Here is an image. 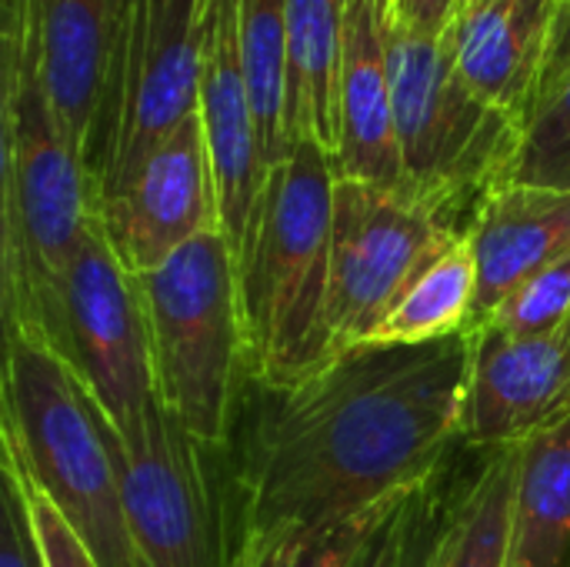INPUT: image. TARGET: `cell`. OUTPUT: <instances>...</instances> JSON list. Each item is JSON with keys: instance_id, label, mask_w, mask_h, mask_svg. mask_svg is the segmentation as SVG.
Returning a JSON list of instances; mask_svg holds the SVG:
<instances>
[{"instance_id": "cell-13", "label": "cell", "mask_w": 570, "mask_h": 567, "mask_svg": "<svg viewBox=\"0 0 570 567\" xmlns=\"http://www.w3.org/2000/svg\"><path fill=\"white\" fill-rule=\"evenodd\" d=\"M97 217L117 257L137 277L157 271L194 237L220 231V197L200 114L187 117Z\"/></svg>"}, {"instance_id": "cell-2", "label": "cell", "mask_w": 570, "mask_h": 567, "mask_svg": "<svg viewBox=\"0 0 570 567\" xmlns=\"http://www.w3.org/2000/svg\"><path fill=\"white\" fill-rule=\"evenodd\" d=\"M0 314L33 334L97 221V190L40 74L33 0H0Z\"/></svg>"}, {"instance_id": "cell-31", "label": "cell", "mask_w": 570, "mask_h": 567, "mask_svg": "<svg viewBox=\"0 0 570 567\" xmlns=\"http://www.w3.org/2000/svg\"><path fill=\"white\" fill-rule=\"evenodd\" d=\"M458 13V0H394V17L424 37H444Z\"/></svg>"}, {"instance_id": "cell-22", "label": "cell", "mask_w": 570, "mask_h": 567, "mask_svg": "<svg viewBox=\"0 0 570 567\" xmlns=\"http://www.w3.org/2000/svg\"><path fill=\"white\" fill-rule=\"evenodd\" d=\"M240 60L261 157L271 170L294 150L287 134V0H240Z\"/></svg>"}, {"instance_id": "cell-9", "label": "cell", "mask_w": 570, "mask_h": 567, "mask_svg": "<svg viewBox=\"0 0 570 567\" xmlns=\"http://www.w3.org/2000/svg\"><path fill=\"white\" fill-rule=\"evenodd\" d=\"M454 234L464 231L407 194L337 177L324 304L327 361L374 341L411 277Z\"/></svg>"}, {"instance_id": "cell-21", "label": "cell", "mask_w": 570, "mask_h": 567, "mask_svg": "<svg viewBox=\"0 0 570 567\" xmlns=\"http://www.w3.org/2000/svg\"><path fill=\"white\" fill-rule=\"evenodd\" d=\"M478 301V264L464 234H454L404 287L374 334L384 344H428L468 331Z\"/></svg>"}, {"instance_id": "cell-14", "label": "cell", "mask_w": 570, "mask_h": 567, "mask_svg": "<svg viewBox=\"0 0 570 567\" xmlns=\"http://www.w3.org/2000/svg\"><path fill=\"white\" fill-rule=\"evenodd\" d=\"M200 127L220 197V231L240 257L264 187L267 164L240 60V0H200Z\"/></svg>"}, {"instance_id": "cell-17", "label": "cell", "mask_w": 570, "mask_h": 567, "mask_svg": "<svg viewBox=\"0 0 570 567\" xmlns=\"http://www.w3.org/2000/svg\"><path fill=\"white\" fill-rule=\"evenodd\" d=\"M464 237L478 264V301L468 331H478L521 281L570 254V187L501 184L478 204Z\"/></svg>"}, {"instance_id": "cell-24", "label": "cell", "mask_w": 570, "mask_h": 567, "mask_svg": "<svg viewBox=\"0 0 570 567\" xmlns=\"http://www.w3.org/2000/svg\"><path fill=\"white\" fill-rule=\"evenodd\" d=\"M508 184L558 190L570 187V74L531 114Z\"/></svg>"}, {"instance_id": "cell-20", "label": "cell", "mask_w": 570, "mask_h": 567, "mask_svg": "<svg viewBox=\"0 0 570 567\" xmlns=\"http://www.w3.org/2000/svg\"><path fill=\"white\" fill-rule=\"evenodd\" d=\"M508 567H570V421L521 444Z\"/></svg>"}, {"instance_id": "cell-30", "label": "cell", "mask_w": 570, "mask_h": 567, "mask_svg": "<svg viewBox=\"0 0 570 567\" xmlns=\"http://www.w3.org/2000/svg\"><path fill=\"white\" fill-rule=\"evenodd\" d=\"M570 74V0H561L554 30H551V47H548V60L541 70V84H538V97H534V110L541 100H548L561 80Z\"/></svg>"}, {"instance_id": "cell-25", "label": "cell", "mask_w": 570, "mask_h": 567, "mask_svg": "<svg viewBox=\"0 0 570 567\" xmlns=\"http://www.w3.org/2000/svg\"><path fill=\"white\" fill-rule=\"evenodd\" d=\"M570 321V254L521 281L478 328L498 334H544Z\"/></svg>"}, {"instance_id": "cell-5", "label": "cell", "mask_w": 570, "mask_h": 567, "mask_svg": "<svg viewBox=\"0 0 570 567\" xmlns=\"http://www.w3.org/2000/svg\"><path fill=\"white\" fill-rule=\"evenodd\" d=\"M137 281L160 408L190 434L230 448L254 368L240 271L227 234L194 237Z\"/></svg>"}, {"instance_id": "cell-12", "label": "cell", "mask_w": 570, "mask_h": 567, "mask_svg": "<svg viewBox=\"0 0 570 567\" xmlns=\"http://www.w3.org/2000/svg\"><path fill=\"white\" fill-rule=\"evenodd\" d=\"M570 421V321L544 334L474 331L461 444L521 448Z\"/></svg>"}, {"instance_id": "cell-29", "label": "cell", "mask_w": 570, "mask_h": 567, "mask_svg": "<svg viewBox=\"0 0 570 567\" xmlns=\"http://www.w3.org/2000/svg\"><path fill=\"white\" fill-rule=\"evenodd\" d=\"M444 475L424 485L414 498V515H411V538H407V558L404 567H431L434 545L441 535L444 521Z\"/></svg>"}, {"instance_id": "cell-6", "label": "cell", "mask_w": 570, "mask_h": 567, "mask_svg": "<svg viewBox=\"0 0 570 567\" xmlns=\"http://www.w3.org/2000/svg\"><path fill=\"white\" fill-rule=\"evenodd\" d=\"M387 74L407 194L458 231L511 180L524 127L481 100L454 67L444 37H424L384 13Z\"/></svg>"}, {"instance_id": "cell-1", "label": "cell", "mask_w": 570, "mask_h": 567, "mask_svg": "<svg viewBox=\"0 0 570 567\" xmlns=\"http://www.w3.org/2000/svg\"><path fill=\"white\" fill-rule=\"evenodd\" d=\"M471 361L474 331H461L428 344H354L287 388L250 384L230 444L240 551L441 478L464 448Z\"/></svg>"}, {"instance_id": "cell-18", "label": "cell", "mask_w": 570, "mask_h": 567, "mask_svg": "<svg viewBox=\"0 0 570 567\" xmlns=\"http://www.w3.org/2000/svg\"><path fill=\"white\" fill-rule=\"evenodd\" d=\"M347 0H287V134L337 150V84Z\"/></svg>"}, {"instance_id": "cell-19", "label": "cell", "mask_w": 570, "mask_h": 567, "mask_svg": "<svg viewBox=\"0 0 570 567\" xmlns=\"http://www.w3.org/2000/svg\"><path fill=\"white\" fill-rule=\"evenodd\" d=\"M521 448L481 451V461L444 491V521L431 567H508Z\"/></svg>"}, {"instance_id": "cell-16", "label": "cell", "mask_w": 570, "mask_h": 567, "mask_svg": "<svg viewBox=\"0 0 570 567\" xmlns=\"http://www.w3.org/2000/svg\"><path fill=\"white\" fill-rule=\"evenodd\" d=\"M561 0H478L454 13L444 43L464 84L528 127Z\"/></svg>"}, {"instance_id": "cell-11", "label": "cell", "mask_w": 570, "mask_h": 567, "mask_svg": "<svg viewBox=\"0 0 570 567\" xmlns=\"http://www.w3.org/2000/svg\"><path fill=\"white\" fill-rule=\"evenodd\" d=\"M134 10L137 0H33L43 87L94 190L117 127Z\"/></svg>"}, {"instance_id": "cell-32", "label": "cell", "mask_w": 570, "mask_h": 567, "mask_svg": "<svg viewBox=\"0 0 570 567\" xmlns=\"http://www.w3.org/2000/svg\"><path fill=\"white\" fill-rule=\"evenodd\" d=\"M471 3H478V0H458V10H464V7H471Z\"/></svg>"}, {"instance_id": "cell-15", "label": "cell", "mask_w": 570, "mask_h": 567, "mask_svg": "<svg viewBox=\"0 0 570 567\" xmlns=\"http://www.w3.org/2000/svg\"><path fill=\"white\" fill-rule=\"evenodd\" d=\"M391 3L394 0H347L337 84V150L331 160L334 174L344 180L407 194L384 43V13Z\"/></svg>"}, {"instance_id": "cell-10", "label": "cell", "mask_w": 570, "mask_h": 567, "mask_svg": "<svg viewBox=\"0 0 570 567\" xmlns=\"http://www.w3.org/2000/svg\"><path fill=\"white\" fill-rule=\"evenodd\" d=\"M200 0H137L117 127L97 211L120 197L147 157L200 107Z\"/></svg>"}, {"instance_id": "cell-27", "label": "cell", "mask_w": 570, "mask_h": 567, "mask_svg": "<svg viewBox=\"0 0 570 567\" xmlns=\"http://www.w3.org/2000/svg\"><path fill=\"white\" fill-rule=\"evenodd\" d=\"M7 468L20 478V471L13 465H7ZM20 485H23V495H27V505H30V515H33L37 541H40L47 567H100L97 558L87 551V545L73 535V528L63 521V515L40 491H33L23 478H20Z\"/></svg>"}, {"instance_id": "cell-4", "label": "cell", "mask_w": 570, "mask_h": 567, "mask_svg": "<svg viewBox=\"0 0 570 567\" xmlns=\"http://www.w3.org/2000/svg\"><path fill=\"white\" fill-rule=\"evenodd\" d=\"M334 184V160L314 140H301L267 174L250 237L237 257L250 368L261 388H287L327 361Z\"/></svg>"}, {"instance_id": "cell-3", "label": "cell", "mask_w": 570, "mask_h": 567, "mask_svg": "<svg viewBox=\"0 0 570 567\" xmlns=\"http://www.w3.org/2000/svg\"><path fill=\"white\" fill-rule=\"evenodd\" d=\"M3 461L40 491L100 567H137L114 428L80 378L37 338L3 334Z\"/></svg>"}, {"instance_id": "cell-7", "label": "cell", "mask_w": 570, "mask_h": 567, "mask_svg": "<svg viewBox=\"0 0 570 567\" xmlns=\"http://www.w3.org/2000/svg\"><path fill=\"white\" fill-rule=\"evenodd\" d=\"M137 567H237L244 541L234 448L190 434L160 401L114 431Z\"/></svg>"}, {"instance_id": "cell-26", "label": "cell", "mask_w": 570, "mask_h": 567, "mask_svg": "<svg viewBox=\"0 0 570 567\" xmlns=\"http://www.w3.org/2000/svg\"><path fill=\"white\" fill-rule=\"evenodd\" d=\"M0 567H47L33 515L20 478L3 465V525H0Z\"/></svg>"}, {"instance_id": "cell-8", "label": "cell", "mask_w": 570, "mask_h": 567, "mask_svg": "<svg viewBox=\"0 0 570 567\" xmlns=\"http://www.w3.org/2000/svg\"><path fill=\"white\" fill-rule=\"evenodd\" d=\"M27 338L43 341L80 378L114 431L157 401L140 281L117 257L100 217Z\"/></svg>"}, {"instance_id": "cell-28", "label": "cell", "mask_w": 570, "mask_h": 567, "mask_svg": "<svg viewBox=\"0 0 570 567\" xmlns=\"http://www.w3.org/2000/svg\"><path fill=\"white\" fill-rule=\"evenodd\" d=\"M421 491V488H417ZM417 491L404 495L387 518L377 525V531L371 535L367 548L361 551V558L354 567H404L407 558V538H411V515H414V498Z\"/></svg>"}, {"instance_id": "cell-23", "label": "cell", "mask_w": 570, "mask_h": 567, "mask_svg": "<svg viewBox=\"0 0 570 567\" xmlns=\"http://www.w3.org/2000/svg\"><path fill=\"white\" fill-rule=\"evenodd\" d=\"M404 495H411V491H404ZM404 495H397L377 508L357 511V515H341V518H327V521H314V525L284 528V531L244 548L237 558V567H354L361 551L367 548L371 535L377 531V525L387 518V511Z\"/></svg>"}]
</instances>
